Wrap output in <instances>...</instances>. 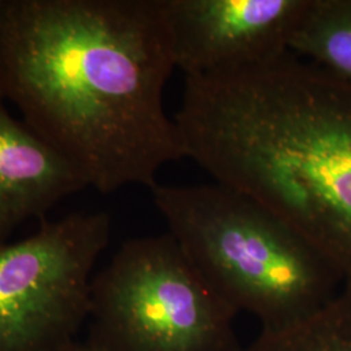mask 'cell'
<instances>
[{
  "instance_id": "30bf717a",
  "label": "cell",
  "mask_w": 351,
  "mask_h": 351,
  "mask_svg": "<svg viewBox=\"0 0 351 351\" xmlns=\"http://www.w3.org/2000/svg\"><path fill=\"white\" fill-rule=\"evenodd\" d=\"M55 351H107L104 350L103 348L101 346H98L97 343H94V342H91V341H84V342H81V341H73V342H71V343H68V345H65L63 348H60V349H58V350Z\"/></svg>"
},
{
  "instance_id": "52a82bcc",
  "label": "cell",
  "mask_w": 351,
  "mask_h": 351,
  "mask_svg": "<svg viewBox=\"0 0 351 351\" xmlns=\"http://www.w3.org/2000/svg\"><path fill=\"white\" fill-rule=\"evenodd\" d=\"M86 188L58 151L8 112L0 95V241Z\"/></svg>"
},
{
  "instance_id": "7a4b0ae2",
  "label": "cell",
  "mask_w": 351,
  "mask_h": 351,
  "mask_svg": "<svg viewBox=\"0 0 351 351\" xmlns=\"http://www.w3.org/2000/svg\"><path fill=\"white\" fill-rule=\"evenodd\" d=\"M182 141L186 159L276 213L351 289V81L290 51L208 77Z\"/></svg>"
},
{
  "instance_id": "277c9868",
  "label": "cell",
  "mask_w": 351,
  "mask_h": 351,
  "mask_svg": "<svg viewBox=\"0 0 351 351\" xmlns=\"http://www.w3.org/2000/svg\"><path fill=\"white\" fill-rule=\"evenodd\" d=\"M237 315L167 232L126 241L94 276L88 341L107 351H239Z\"/></svg>"
},
{
  "instance_id": "3957f363",
  "label": "cell",
  "mask_w": 351,
  "mask_h": 351,
  "mask_svg": "<svg viewBox=\"0 0 351 351\" xmlns=\"http://www.w3.org/2000/svg\"><path fill=\"white\" fill-rule=\"evenodd\" d=\"M151 194L168 233L206 282L262 328L298 322L339 293L342 282L322 254L239 190L158 184Z\"/></svg>"
},
{
  "instance_id": "9c48e42d",
  "label": "cell",
  "mask_w": 351,
  "mask_h": 351,
  "mask_svg": "<svg viewBox=\"0 0 351 351\" xmlns=\"http://www.w3.org/2000/svg\"><path fill=\"white\" fill-rule=\"evenodd\" d=\"M239 351H351V289L298 322L262 328Z\"/></svg>"
},
{
  "instance_id": "8992f818",
  "label": "cell",
  "mask_w": 351,
  "mask_h": 351,
  "mask_svg": "<svg viewBox=\"0 0 351 351\" xmlns=\"http://www.w3.org/2000/svg\"><path fill=\"white\" fill-rule=\"evenodd\" d=\"M308 0H160L176 68L217 75L288 52Z\"/></svg>"
},
{
  "instance_id": "6da1fadb",
  "label": "cell",
  "mask_w": 351,
  "mask_h": 351,
  "mask_svg": "<svg viewBox=\"0 0 351 351\" xmlns=\"http://www.w3.org/2000/svg\"><path fill=\"white\" fill-rule=\"evenodd\" d=\"M160 0H0V95L101 194L184 159Z\"/></svg>"
},
{
  "instance_id": "5b68a950",
  "label": "cell",
  "mask_w": 351,
  "mask_h": 351,
  "mask_svg": "<svg viewBox=\"0 0 351 351\" xmlns=\"http://www.w3.org/2000/svg\"><path fill=\"white\" fill-rule=\"evenodd\" d=\"M110 237L107 213H75L43 220L21 241H0V351H55L75 341Z\"/></svg>"
},
{
  "instance_id": "ba28073f",
  "label": "cell",
  "mask_w": 351,
  "mask_h": 351,
  "mask_svg": "<svg viewBox=\"0 0 351 351\" xmlns=\"http://www.w3.org/2000/svg\"><path fill=\"white\" fill-rule=\"evenodd\" d=\"M289 50L351 81V0H308Z\"/></svg>"
}]
</instances>
